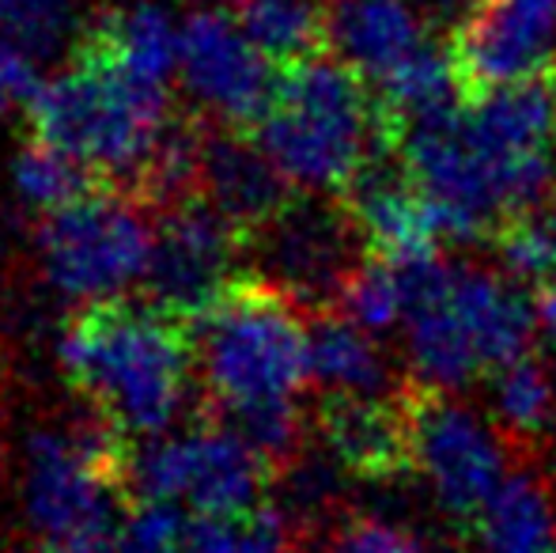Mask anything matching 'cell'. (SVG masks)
Here are the masks:
<instances>
[{
  "mask_svg": "<svg viewBox=\"0 0 556 553\" xmlns=\"http://www.w3.org/2000/svg\"><path fill=\"white\" fill-rule=\"evenodd\" d=\"M58 353L99 420L132 440L170 432L190 402L193 334L155 303H84L61 334Z\"/></svg>",
  "mask_w": 556,
  "mask_h": 553,
  "instance_id": "cell-1",
  "label": "cell"
},
{
  "mask_svg": "<svg viewBox=\"0 0 556 553\" xmlns=\"http://www.w3.org/2000/svg\"><path fill=\"white\" fill-rule=\"evenodd\" d=\"M250 134L300 193H344L367 160L397 152L402 140L371 84L326 50L280 68L273 103Z\"/></svg>",
  "mask_w": 556,
  "mask_h": 553,
  "instance_id": "cell-2",
  "label": "cell"
},
{
  "mask_svg": "<svg viewBox=\"0 0 556 553\" xmlns=\"http://www.w3.org/2000/svg\"><path fill=\"white\" fill-rule=\"evenodd\" d=\"M27 114L38 140L80 160L96 178L132 190L175 122L167 84L129 73L91 42L80 46L73 65L42 80Z\"/></svg>",
  "mask_w": 556,
  "mask_h": 553,
  "instance_id": "cell-3",
  "label": "cell"
},
{
  "mask_svg": "<svg viewBox=\"0 0 556 553\" xmlns=\"http://www.w3.org/2000/svg\"><path fill=\"white\" fill-rule=\"evenodd\" d=\"M190 326L198 372L224 414L220 420L288 406L311 379L307 323L300 318V303L262 277L242 274Z\"/></svg>",
  "mask_w": 556,
  "mask_h": 553,
  "instance_id": "cell-4",
  "label": "cell"
},
{
  "mask_svg": "<svg viewBox=\"0 0 556 553\" xmlns=\"http://www.w3.org/2000/svg\"><path fill=\"white\" fill-rule=\"evenodd\" d=\"M106 420L73 432H35L27 448L23 508L42 553H114L129 486V455Z\"/></svg>",
  "mask_w": 556,
  "mask_h": 553,
  "instance_id": "cell-5",
  "label": "cell"
},
{
  "mask_svg": "<svg viewBox=\"0 0 556 553\" xmlns=\"http://www.w3.org/2000/svg\"><path fill=\"white\" fill-rule=\"evenodd\" d=\"M273 458L227 420L170 428L129 455V486L140 501L178 504L190 516L250 512L273 493Z\"/></svg>",
  "mask_w": 556,
  "mask_h": 553,
  "instance_id": "cell-6",
  "label": "cell"
},
{
  "mask_svg": "<svg viewBox=\"0 0 556 553\" xmlns=\"http://www.w3.org/2000/svg\"><path fill=\"white\" fill-rule=\"evenodd\" d=\"M155 224L122 193L88 190L38 224L46 280L73 303L125 300L144 285Z\"/></svg>",
  "mask_w": 556,
  "mask_h": 553,
  "instance_id": "cell-7",
  "label": "cell"
},
{
  "mask_svg": "<svg viewBox=\"0 0 556 553\" xmlns=\"http://www.w3.org/2000/svg\"><path fill=\"white\" fill-rule=\"evenodd\" d=\"M364 231L352 209L330 193L292 198L273 221L247 236L254 277L285 292L303 311H337L349 280L367 259Z\"/></svg>",
  "mask_w": 556,
  "mask_h": 553,
  "instance_id": "cell-8",
  "label": "cell"
},
{
  "mask_svg": "<svg viewBox=\"0 0 556 553\" xmlns=\"http://www.w3.org/2000/svg\"><path fill=\"white\" fill-rule=\"evenodd\" d=\"M397 155L428 201L440 243L492 239L511 216L496 167L466 129V103L458 111L409 122L402 129Z\"/></svg>",
  "mask_w": 556,
  "mask_h": 553,
  "instance_id": "cell-9",
  "label": "cell"
},
{
  "mask_svg": "<svg viewBox=\"0 0 556 553\" xmlns=\"http://www.w3.org/2000/svg\"><path fill=\"white\" fill-rule=\"evenodd\" d=\"M402 399L409 410L417 474L428 481L446 516L469 527L507 478L504 436L469 414L462 402H454L451 391L428 387L420 379L402 387Z\"/></svg>",
  "mask_w": 556,
  "mask_h": 553,
  "instance_id": "cell-10",
  "label": "cell"
},
{
  "mask_svg": "<svg viewBox=\"0 0 556 553\" xmlns=\"http://www.w3.org/2000/svg\"><path fill=\"white\" fill-rule=\"evenodd\" d=\"M247 236L208 198L178 201L155 221V243L144 274V296L167 315L198 323L242 277Z\"/></svg>",
  "mask_w": 556,
  "mask_h": 553,
  "instance_id": "cell-11",
  "label": "cell"
},
{
  "mask_svg": "<svg viewBox=\"0 0 556 553\" xmlns=\"http://www.w3.org/2000/svg\"><path fill=\"white\" fill-rule=\"evenodd\" d=\"M178 80L220 126H254L273 103L280 68L250 42L231 8L201 4L182 15Z\"/></svg>",
  "mask_w": 556,
  "mask_h": 553,
  "instance_id": "cell-12",
  "label": "cell"
},
{
  "mask_svg": "<svg viewBox=\"0 0 556 553\" xmlns=\"http://www.w3.org/2000/svg\"><path fill=\"white\" fill-rule=\"evenodd\" d=\"M466 96L556 73V0H481L451 38Z\"/></svg>",
  "mask_w": 556,
  "mask_h": 553,
  "instance_id": "cell-13",
  "label": "cell"
},
{
  "mask_svg": "<svg viewBox=\"0 0 556 553\" xmlns=\"http://www.w3.org/2000/svg\"><path fill=\"white\" fill-rule=\"evenodd\" d=\"M323 448L364 481H394L417 470L413 428L402 391L387 394H326L318 406Z\"/></svg>",
  "mask_w": 556,
  "mask_h": 553,
  "instance_id": "cell-14",
  "label": "cell"
},
{
  "mask_svg": "<svg viewBox=\"0 0 556 553\" xmlns=\"http://www.w3.org/2000/svg\"><path fill=\"white\" fill-rule=\"evenodd\" d=\"M435 35L413 0H326V53L382 88Z\"/></svg>",
  "mask_w": 556,
  "mask_h": 553,
  "instance_id": "cell-15",
  "label": "cell"
},
{
  "mask_svg": "<svg viewBox=\"0 0 556 553\" xmlns=\"http://www.w3.org/2000/svg\"><path fill=\"white\" fill-rule=\"evenodd\" d=\"M341 198L364 231L367 251L379 259L409 262L440 251L428 201L420 198L417 183L409 178L397 152H382L367 160V167L352 178V186Z\"/></svg>",
  "mask_w": 556,
  "mask_h": 553,
  "instance_id": "cell-16",
  "label": "cell"
},
{
  "mask_svg": "<svg viewBox=\"0 0 556 553\" xmlns=\"http://www.w3.org/2000/svg\"><path fill=\"white\" fill-rule=\"evenodd\" d=\"M292 190L295 186L273 163V155L257 144L254 134H235V126H220L205 134L201 198L213 201L242 236L273 221L292 201Z\"/></svg>",
  "mask_w": 556,
  "mask_h": 553,
  "instance_id": "cell-17",
  "label": "cell"
},
{
  "mask_svg": "<svg viewBox=\"0 0 556 553\" xmlns=\"http://www.w3.org/2000/svg\"><path fill=\"white\" fill-rule=\"evenodd\" d=\"M451 303L477 349L484 376L507 368L527 356L538 338V300L522 292V285L496 269L454 266Z\"/></svg>",
  "mask_w": 556,
  "mask_h": 553,
  "instance_id": "cell-18",
  "label": "cell"
},
{
  "mask_svg": "<svg viewBox=\"0 0 556 553\" xmlns=\"http://www.w3.org/2000/svg\"><path fill=\"white\" fill-rule=\"evenodd\" d=\"M451 274L454 266H446L435 285L413 296L405 315V349H409L413 372L420 384L440 391H458L469 379L484 376L473 341L451 303Z\"/></svg>",
  "mask_w": 556,
  "mask_h": 553,
  "instance_id": "cell-19",
  "label": "cell"
},
{
  "mask_svg": "<svg viewBox=\"0 0 556 553\" xmlns=\"http://www.w3.org/2000/svg\"><path fill=\"white\" fill-rule=\"evenodd\" d=\"M466 531L481 553H556L549 486L538 474H507Z\"/></svg>",
  "mask_w": 556,
  "mask_h": 553,
  "instance_id": "cell-20",
  "label": "cell"
},
{
  "mask_svg": "<svg viewBox=\"0 0 556 553\" xmlns=\"http://www.w3.org/2000/svg\"><path fill=\"white\" fill-rule=\"evenodd\" d=\"M311 379L326 394H382L387 391V356L379 338L352 323L341 311H318L307 323Z\"/></svg>",
  "mask_w": 556,
  "mask_h": 553,
  "instance_id": "cell-21",
  "label": "cell"
},
{
  "mask_svg": "<svg viewBox=\"0 0 556 553\" xmlns=\"http://www.w3.org/2000/svg\"><path fill=\"white\" fill-rule=\"evenodd\" d=\"M91 46L111 53L117 65L144 80L167 84L178 76V46H182V20H175L167 4L160 0H132L103 15L88 35Z\"/></svg>",
  "mask_w": 556,
  "mask_h": 553,
  "instance_id": "cell-22",
  "label": "cell"
},
{
  "mask_svg": "<svg viewBox=\"0 0 556 553\" xmlns=\"http://www.w3.org/2000/svg\"><path fill=\"white\" fill-rule=\"evenodd\" d=\"M227 8L277 68L326 50V0H231Z\"/></svg>",
  "mask_w": 556,
  "mask_h": 553,
  "instance_id": "cell-23",
  "label": "cell"
},
{
  "mask_svg": "<svg viewBox=\"0 0 556 553\" xmlns=\"http://www.w3.org/2000/svg\"><path fill=\"white\" fill-rule=\"evenodd\" d=\"M492 410H496V428L515 443H534L549 432L556 414L553 376L534 353L519 356L507 368L492 372Z\"/></svg>",
  "mask_w": 556,
  "mask_h": 553,
  "instance_id": "cell-24",
  "label": "cell"
},
{
  "mask_svg": "<svg viewBox=\"0 0 556 553\" xmlns=\"http://www.w3.org/2000/svg\"><path fill=\"white\" fill-rule=\"evenodd\" d=\"M186 553H295V527L273 501L227 516H190Z\"/></svg>",
  "mask_w": 556,
  "mask_h": 553,
  "instance_id": "cell-25",
  "label": "cell"
},
{
  "mask_svg": "<svg viewBox=\"0 0 556 553\" xmlns=\"http://www.w3.org/2000/svg\"><path fill=\"white\" fill-rule=\"evenodd\" d=\"M344 478H352L341 463L326 451H295L288 463L277 466V478H273V493H277V508L292 519V527H311L323 524L326 512L337 508L344 493Z\"/></svg>",
  "mask_w": 556,
  "mask_h": 553,
  "instance_id": "cell-26",
  "label": "cell"
},
{
  "mask_svg": "<svg viewBox=\"0 0 556 553\" xmlns=\"http://www.w3.org/2000/svg\"><path fill=\"white\" fill-rule=\"evenodd\" d=\"M96 175L84 167L80 160H73L61 148L46 144V140H30L27 148H20L12 160V186L20 193L23 205H30L35 213H53V209L68 205V201L84 198L91 190Z\"/></svg>",
  "mask_w": 556,
  "mask_h": 553,
  "instance_id": "cell-27",
  "label": "cell"
},
{
  "mask_svg": "<svg viewBox=\"0 0 556 553\" xmlns=\"http://www.w3.org/2000/svg\"><path fill=\"white\" fill-rule=\"evenodd\" d=\"M341 315H349L352 323H359L375 338H387L390 330H397V323H405V288L402 274H397L394 262L379 259V254H367L364 266L356 269V277L349 280L341 296Z\"/></svg>",
  "mask_w": 556,
  "mask_h": 553,
  "instance_id": "cell-28",
  "label": "cell"
},
{
  "mask_svg": "<svg viewBox=\"0 0 556 553\" xmlns=\"http://www.w3.org/2000/svg\"><path fill=\"white\" fill-rule=\"evenodd\" d=\"M492 243H496L504 274L515 277L519 285L542 288L556 277V224L542 209L507 216L492 236Z\"/></svg>",
  "mask_w": 556,
  "mask_h": 553,
  "instance_id": "cell-29",
  "label": "cell"
},
{
  "mask_svg": "<svg viewBox=\"0 0 556 553\" xmlns=\"http://www.w3.org/2000/svg\"><path fill=\"white\" fill-rule=\"evenodd\" d=\"M0 35L38 61L53 58L76 35V0H0Z\"/></svg>",
  "mask_w": 556,
  "mask_h": 553,
  "instance_id": "cell-30",
  "label": "cell"
},
{
  "mask_svg": "<svg viewBox=\"0 0 556 553\" xmlns=\"http://www.w3.org/2000/svg\"><path fill=\"white\" fill-rule=\"evenodd\" d=\"M186 519L190 512L178 504L140 501L125 516L114 553H186Z\"/></svg>",
  "mask_w": 556,
  "mask_h": 553,
  "instance_id": "cell-31",
  "label": "cell"
},
{
  "mask_svg": "<svg viewBox=\"0 0 556 553\" xmlns=\"http://www.w3.org/2000/svg\"><path fill=\"white\" fill-rule=\"evenodd\" d=\"M323 553H425V542L394 519L352 516L333 527Z\"/></svg>",
  "mask_w": 556,
  "mask_h": 553,
  "instance_id": "cell-32",
  "label": "cell"
},
{
  "mask_svg": "<svg viewBox=\"0 0 556 553\" xmlns=\"http://www.w3.org/2000/svg\"><path fill=\"white\" fill-rule=\"evenodd\" d=\"M42 76H38V58L15 46L12 38L0 35V126L12 118L15 111H30Z\"/></svg>",
  "mask_w": 556,
  "mask_h": 553,
  "instance_id": "cell-33",
  "label": "cell"
},
{
  "mask_svg": "<svg viewBox=\"0 0 556 553\" xmlns=\"http://www.w3.org/2000/svg\"><path fill=\"white\" fill-rule=\"evenodd\" d=\"M413 4H417V12L425 15V23L432 27V35L454 38L462 23L477 12L481 0H413Z\"/></svg>",
  "mask_w": 556,
  "mask_h": 553,
  "instance_id": "cell-34",
  "label": "cell"
},
{
  "mask_svg": "<svg viewBox=\"0 0 556 553\" xmlns=\"http://www.w3.org/2000/svg\"><path fill=\"white\" fill-rule=\"evenodd\" d=\"M538 323H542V330L556 341V277L549 285L538 288Z\"/></svg>",
  "mask_w": 556,
  "mask_h": 553,
  "instance_id": "cell-35",
  "label": "cell"
},
{
  "mask_svg": "<svg viewBox=\"0 0 556 553\" xmlns=\"http://www.w3.org/2000/svg\"><path fill=\"white\" fill-rule=\"evenodd\" d=\"M38 553H42V550H38Z\"/></svg>",
  "mask_w": 556,
  "mask_h": 553,
  "instance_id": "cell-36",
  "label": "cell"
}]
</instances>
